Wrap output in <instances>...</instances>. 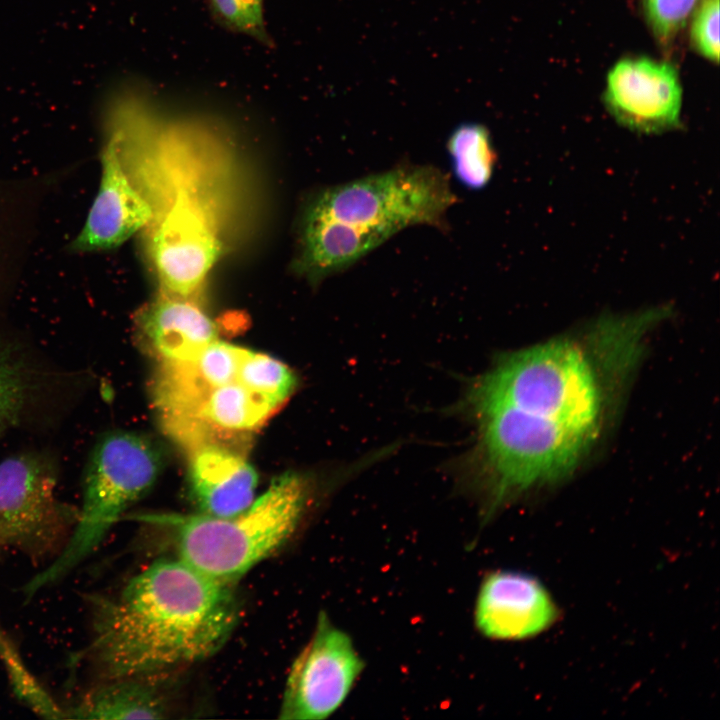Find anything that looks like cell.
Segmentation results:
<instances>
[{
	"mask_svg": "<svg viewBox=\"0 0 720 720\" xmlns=\"http://www.w3.org/2000/svg\"><path fill=\"white\" fill-rule=\"evenodd\" d=\"M101 179L86 221L70 244L76 253L115 249L153 218V208L132 182L111 130L101 154Z\"/></svg>",
	"mask_w": 720,
	"mask_h": 720,
	"instance_id": "cell-11",
	"label": "cell"
},
{
	"mask_svg": "<svg viewBox=\"0 0 720 720\" xmlns=\"http://www.w3.org/2000/svg\"><path fill=\"white\" fill-rule=\"evenodd\" d=\"M475 624L495 640H523L548 629L557 617L551 595L535 577L497 571L482 582L475 605Z\"/></svg>",
	"mask_w": 720,
	"mask_h": 720,
	"instance_id": "cell-12",
	"label": "cell"
},
{
	"mask_svg": "<svg viewBox=\"0 0 720 720\" xmlns=\"http://www.w3.org/2000/svg\"><path fill=\"white\" fill-rule=\"evenodd\" d=\"M699 0H641L646 23L656 41L670 48Z\"/></svg>",
	"mask_w": 720,
	"mask_h": 720,
	"instance_id": "cell-19",
	"label": "cell"
},
{
	"mask_svg": "<svg viewBox=\"0 0 720 720\" xmlns=\"http://www.w3.org/2000/svg\"><path fill=\"white\" fill-rule=\"evenodd\" d=\"M455 202L448 177L426 165H401L327 187L303 210L296 271L318 282L346 270L407 227L442 228Z\"/></svg>",
	"mask_w": 720,
	"mask_h": 720,
	"instance_id": "cell-3",
	"label": "cell"
},
{
	"mask_svg": "<svg viewBox=\"0 0 720 720\" xmlns=\"http://www.w3.org/2000/svg\"><path fill=\"white\" fill-rule=\"evenodd\" d=\"M0 659L18 698L33 712L51 719L67 718L62 708L25 665L7 634L0 629Z\"/></svg>",
	"mask_w": 720,
	"mask_h": 720,
	"instance_id": "cell-18",
	"label": "cell"
},
{
	"mask_svg": "<svg viewBox=\"0 0 720 720\" xmlns=\"http://www.w3.org/2000/svg\"><path fill=\"white\" fill-rule=\"evenodd\" d=\"M447 149L454 176L470 190H480L491 180L496 152L486 127L477 123L458 126L450 135Z\"/></svg>",
	"mask_w": 720,
	"mask_h": 720,
	"instance_id": "cell-16",
	"label": "cell"
},
{
	"mask_svg": "<svg viewBox=\"0 0 720 720\" xmlns=\"http://www.w3.org/2000/svg\"><path fill=\"white\" fill-rule=\"evenodd\" d=\"M35 384L24 355L0 337V436L18 423L32 399Z\"/></svg>",
	"mask_w": 720,
	"mask_h": 720,
	"instance_id": "cell-17",
	"label": "cell"
},
{
	"mask_svg": "<svg viewBox=\"0 0 720 720\" xmlns=\"http://www.w3.org/2000/svg\"><path fill=\"white\" fill-rule=\"evenodd\" d=\"M7 545H8L7 539L4 535V533L0 530V548L3 546H7Z\"/></svg>",
	"mask_w": 720,
	"mask_h": 720,
	"instance_id": "cell-22",
	"label": "cell"
},
{
	"mask_svg": "<svg viewBox=\"0 0 720 720\" xmlns=\"http://www.w3.org/2000/svg\"><path fill=\"white\" fill-rule=\"evenodd\" d=\"M363 668L350 636L321 612L310 641L290 668L279 718L329 717L343 704Z\"/></svg>",
	"mask_w": 720,
	"mask_h": 720,
	"instance_id": "cell-8",
	"label": "cell"
},
{
	"mask_svg": "<svg viewBox=\"0 0 720 720\" xmlns=\"http://www.w3.org/2000/svg\"><path fill=\"white\" fill-rule=\"evenodd\" d=\"M234 583L159 559L112 596L92 599L91 641L77 656L101 681L151 678L214 655L239 619Z\"/></svg>",
	"mask_w": 720,
	"mask_h": 720,
	"instance_id": "cell-1",
	"label": "cell"
},
{
	"mask_svg": "<svg viewBox=\"0 0 720 720\" xmlns=\"http://www.w3.org/2000/svg\"><path fill=\"white\" fill-rule=\"evenodd\" d=\"M218 16L232 28L266 40L263 0H210Z\"/></svg>",
	"mask_w": 720,
	"mask_h": 720,
	"instance_id": "cell-21",
	"label": "cell"
},
{
	"mask_svg": "<svg viewBox=\"0 0 720 720\" xmlns=\"http://www.w3.org/2000/svg\"><path fill=\"white\" fill-rule=\"evenodd\" d=\"M221 244L208 213L179 193L157 225L150 254L165 296L188 299L220 255Z\"/></svg>",
	"mask_w": 720,
	"mask_h": 720,
	"instance_id": "cell-9",
	"label": "cell"
},
{
	"mask_svg": "<svg viewBox=\"0 0 720 720\" xmlns=\"http://www.w3.org/2000/svg\"><path fill=\"white\" fill-rule=\"evenodd\" d=\"M136 327L161 361L190 360L218 339L215 323L196 304L165 295L138 313Z\"/></svg>",
	"mask_w": 720,
	"mask_h": 720,
	"instance_id": "cell-14",
	"label": "cell"
},
{
	"mask_svg": "<svg viewBox=\"0 0 720 720\" xmlns=\"http://www.w3.org/2000/svg\"><path fill=\"white\" fill-rule=\"evenodd\" d=\"M288 366L246 351L235 376L215 382L189 360L161 361L152 399L165 432L187 451L209 444L239 449L243 437L262 426L290 397Z\"/></svg>",
	"mask_w": 720,
	"mask_h": 720,
	"instance_id": "cell-4",
	"label": "cell"
},
{
	"mask_svg": "<svg viewBox=\"0 0 720 720\" xmlns=\"http://www.w3.org/2000/svg\"><path fill=\"white\" fill-rule=\"evenodd\" d=\"M148 678L123 677L99 681L75 705L66 709L73 719H163L168 706Z\"/></svg>",
	"mask_w": 720,
	"mask_h": 720,
	"instance_id": "cell-15",
	"label": "cell"
},
{
	"mask_svg": "<svg viewBox=\"0 0 720 720\" xmlns=\"http://www.w3.org/2000/svg\"><path fill=\"white\" fill-rule=\"evenodd\" d=\"M657 323L645 311L606 316L579 336H563L504 354L467 386L459 409L470 418L513 408L539 425L597 440L633 369L645 335Z\"/></svg>",
	"mask_w": 720,
	"mask_h": 720,
	"instance_id": "cell-2",
	"label": "cell"
},
{
	"mask_svg": "<svg viewBox=\"0 0 720 720\" xmlns=\"http://www.w3.org/2000/svg\"><path fill=\"white\" fill-rule=\"evenodd\" d=\"M690 42L698 54L719 61V0H699L692 12Z\"/></svg>",
	"mask_w": 720,
	"mask_h": 720,
	"instance_id": "cell-20",
	"label": "cell"
},
{
	"mask_svg": "<svg viewBox=\"0 0 720 720\" xmlns=\"http://www.w3.org/2000/svg\"><path fill=\"white\" fill-rule=\"evenodd\" d=\"M188 453V493L199 513L229 517L253 502L258 476L240 450L209 444Z\"/></svg>",
	"mask_w": 720,
	"mask_h": 720,
	"instance_id": "cell-13",
	"label": "cell"
},
{
	"mask_svg": "<svg viewBox=\"0 0 720 720\" xmlns=\"http://www.w3.org/2000/svg\"><path fill=\"white\" fill-rule=\"evenodd\" d=\"M162 464L159 447L141 434L116 431L98 440L84 471L82 506L72 532L55 559L27 582L24 593L32 597L89 557L126 510L150 491Z\"/></svg>",
	"mask_w": 720,
	"mask_h": 720,
	"instance_id": "cell-6",
	"label": "cell"
},
{
	"mask_svg": "<svg viewBox=\"0 0 720 720\" xmlns=\"http://www.w3.org/2000/svg\"><path fill=\"white\" fill-rule=\"evenodd\" d=\"M308 481L296 472L274 478L243 511L229 517L153 513L139 521L169 530L178 557L215 579L235 583L295 533L310 500Z\"/></svg>",
	"mask_w": 720,
	"mask_h": 720,
	"instance_id": "cell-5",
	"label": "cell"
},
{
	"mask_svg": "<svg viewBox=\"0 0 720 720\" xmlns=\"http://www.w3.org/2000/svg\"><path fill=\"white\" fill-rule=\"evenodd\" d=\"M57 471L48 456L15 454L0 462V530L8 546L33 559L58 554L78 511L56 497Z\"/></svg>",
	"mask_w": 720,
	"mask_h": 720,
	"instance_id": "cell-7",
	"label": "cell"
},
{
	"mask_svg": "<svg viewBox=\"0 0 720 720\" xmlns=\"http://www.w3.org/2000/svg\"><path fill=\"white\" fill-rule=\"evenodd\" d=\"M603 102L632 131L655 134L680 127L682 86L677 69L649 57H625L609 70Z\"/></svg>",
	"mask_w": 720,
	"mask_h": 720,
	"instance_id": "cell-10",
	"label": "cell"
}]
</instances>
